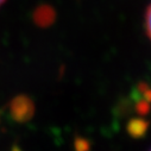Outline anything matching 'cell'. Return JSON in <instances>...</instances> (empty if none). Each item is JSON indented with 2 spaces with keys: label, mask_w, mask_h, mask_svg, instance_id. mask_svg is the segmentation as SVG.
Instances as JSON below:
<instances>
[{
  "label": "cell",
  "mask_w": 151,
  "mask_h": 151,
  "mask_svg": "<svg viewBox=\"0 0 151 151\" xmlns=\"http://www.w3.org/2000/svg\"><path fill=\"white\" fill-rule=\"evenodd\" d=\"M9 111L13 120L25 123L35 116V102L27 95H17L10 101Z\"/></svg>",
  "instance_id": "6da1fadb"
},
{
  "label": "cell",
  "mask_w": 151,
  "mask_h": 151,
  "mask_svg": "<svg viewBox=\"0 0 151 151\" xmlns=\"http://www.w3.org/2000/svg\"><path fill=\"white\" fill-rule=\"evenodd\" d=\"M56 19V12L52 6L42 4L33 11V22L40 27H48L54 24Z\"/></svg>",
  "instance_id": "7a4b0ae2"
},
{
  "label": "cell",
  "mask_w": 151,
  "mask_h": 151,
  "mask_svg": "<svg viewBox=\"0 0 151 151\" xmlns=\"http://www.w3.org/2000/svg\"><path fill=\"white\" fill-rule=\"evenodd\" d=\"M149 129V123L143 118H133L127 124V132L131 137H143Z\"/></svg>",
  "instance_id": "3957f363"
},
{
  "label": "cell",
  "mask_w": 151,
  "mask_h": 151,
  "mask_svg": "<svg viewBox=\"0 0 151 151\" xmlns=\"http://www.w3.org/2000/svg\"><path fill=\"white\" fill-rule=\"evenodd\" d=\"M150 102L147 100H142L136 105V111L139 113V116H146L150 112Z\"/></svg>",
  "instance_id": "277c9868"
},
{
  "label": "cell",
  "mask_w": 151,
  "mask_h": 151,
  "mask_svg": "<svg viewBox=\"0 0 151 151\" xmlns=\"http://www.w3.org/2000/svg\"><path fill=\"white\" fill-rule=\"evenodd\" d=\"M145 30H146L149 38L151 40V4L147 6L146 12H145Z\"/></svg>",
  "instance_id": "5b68a950"
},
{
  "label": "cell",
  "mask_w": 151,
  "mask_h": 151,
  "mask_svg": "<svg viewBox=\"0 0 151 151\" xmlns=\"http://www.w3.org/2000/svg\"><path fill=\"white\" fill-rule=\"evenodd\" d=\"M75 149L76 151H87L89 149V143L83 138H78L75 140Z\"/></svg>",
  "instance_id": "8992f818"
},
{
  "label": "cell",
  "mask_w": 151,
  "mask_h": 151,
  "mask_svg": "<svg viewBox=\"0 0 151 151\" xmlns=\"http://www.w3.org/2000/svg\"><path fill=\"white\" fill-rule=\"evenodd\" d=\"M139 91H140L144 100H147L149 102H151V88L149 86H146L145 83H140L139 85Z\"/></svg>",
  "instance_id": "52a82bcc"
},
{
  "label": "cell",
  "mask_w": 151,
  "mask_h": 151,
  "mask_svg": "<svg viewBox=\"0 0 151 151\" xmlns=\"http://www.w3.org/2000/svg\"><path fill=\"white\" fill-rule=\"evenodd\" d=\"M5 1H6V0H0V7H1V5H3Z\"/></svg>",
  "instance_id": "ba28073f"
},
{
  "label": "cell",
  "mask_w": 151,
  "mask_h": 151,
  "mask_svg": "<svg viewBox=\"0 0 151 151\" xmlns=\"http://www.w3.org/2000/svg\"><path fill=\"white\" fill-rule=\"evenodd\" d=\"M150 151H151V150H150Z\"/></svg>",
  "instance_id": "9c48e42d"
}]
</instances>
